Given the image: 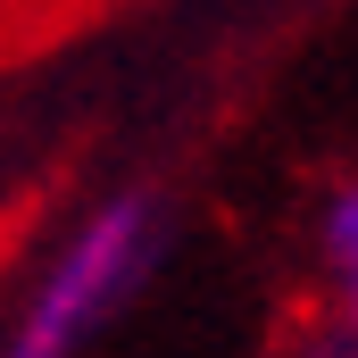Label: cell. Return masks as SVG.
Wrapping results in <instances>:
<instances>
[{"label": "cell", "mask_w": 358, "mask_h": 358, "mask_svg": "<svg viewBox=\"0 0 358 358\" xmlns=\"http://www.w3.org/2000/svg\"><path fill=\"white\" fill-rule=\"evenodd\" d=\"M283 358H358V325L325 308V317H308V325L292 334V350H283Z\"/></svg>", "instance_id": "obj_3"}, {"label": "cell", "mask_w": 358, "mask_h": 358, "mask_svg": "<svg viewBox=\"0 0 358 358\" xmlns=\"http://www.w3.org/2000/svg\"><path fill=\"white\" fill-rule=\"evenodd\" d=\"M159 192H108L50 242V259L17 292L0 358H84V342L142 292V275L159 267Z\"/></svg>", "instance_id": "obj_1"}, {"label": "cell", "mask_w": 358, "mask_h": 358, "mask_svg": "<svg viewBox=\"0 0 358 358\" xmlns=\"http://www.w3.org/2000/svg\"><path fill=\"white\" fill-rule=\"evenodd\" d=\"M308 259H317L325 308L358 325V176L325 183V200H317V217H308Z\"/></svg>", "instance_id": "obj_2"}]
</instances>
